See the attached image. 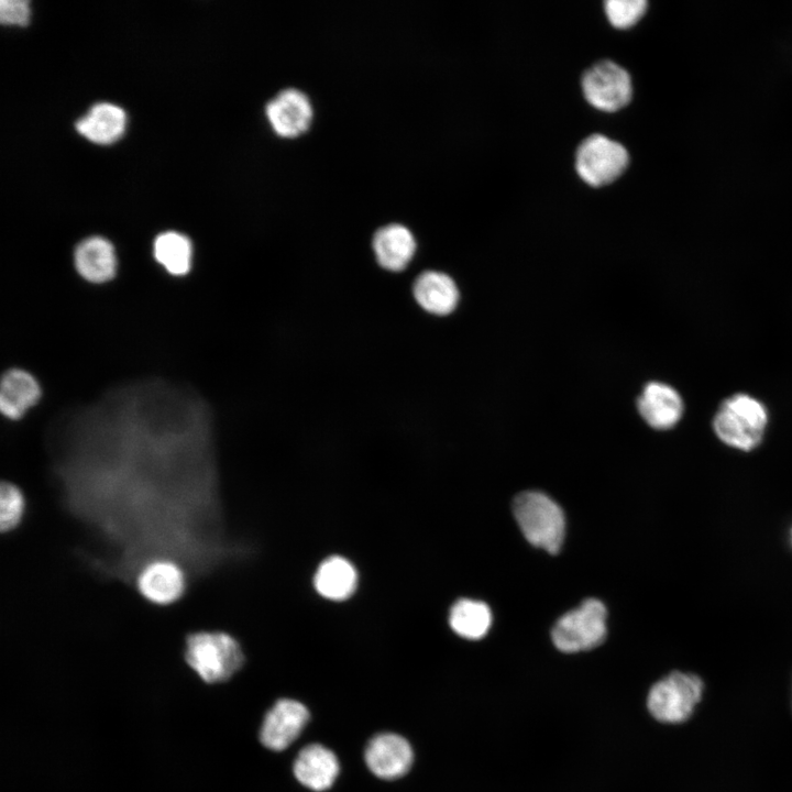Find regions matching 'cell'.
Wrapping results in <instances>:
<instances>
[{"label":"cell","mask_w":792,"mask_h":792,"mask_svg":"<svg viewBox=\"0 0 792 792\" xmlns=\"http://www.w3.org/2000/svg\"><path fill=\"white\" fill-rule=\"evenodd\" d=\"M124 111L111 103L95 105L76 123L77 131L88 140L108 144L118 140L124 131Z\"/></svg>","instance_id":"cell-19"},{"label":"cell","mask_w":792,"mask_h":792,"mask_svg":"<svg viewBox=\"0 0 792 792\" xmlns=\"http://www.w3.org/2000/svg\"><path fill=\"white\" fill-rule=\"evenodd\" d=\"M703 689V681L697 675L671 672L650 688L647 708L661 723H682L692 715L701 701Z\"/></svg>","instance_id":"cell-5"},{"label":"cell","mask_w":792,"mask_h":792,"mask_svg":"<svg viewBox=\"0 0 792 792\" xmlns=\"http://www.w3.org/2000/svg\"><path fill=\"white\" fill-rule=\"evenodd\" d=\"M41 397V387L33 375L20 369H12L2 376L0 409L9 419L22 418Z\"/></svg>","instance_id":"cell-18"},{"label":"cell","mask_w":792,"mask_h":792,"mask_svg":"<svg viewBox=\"0 0 792 792\" xmlns=\"http://www.w3.org/2000/svg\"><path fill=\"white\" fill-rule=\"evenodd\" d=\"M153 251L157 263L170 275L183 276L189 272L193 246L187 237L174 231L164 232L155 239Z\"/></svg>","instance_id":"cell-22"},{"label":"cell","mask_w":792,"mask_h":792,"mask_svg":"<svg viewBox=\"0 0 792 792\" xmlns=\"http://www.w3.org/2000/svg\"><path fill=\"white\" fill-rule=\"evenodd\" d=\"M413 296L420 308L436 316L451 314L460 297L453 278L438 271L420 273L413 284Z\"/></svg>","instance_id":"cell-16"},{"label":"cell","mask_w":792,"mask_h":792,"mask_svg":"<svg viewBox=\"0 0 792 792\" xmlns=\"http://www.w3.org/2000/svg\"><path fill=\"white\" fill-rule=\"evenodd\" d=\"M184 658L189 668L208 684L229 680L244 662L243 650L235 638L216 630L188 634Z\"/></svg>","instance_id":"cell-2"},{"label":"cell","mask_w":792,"mask_h":792,"mask_svg":"<svg viewBox=\"0 0 792 792\" xmlns=\"http://www.w3.org/2000/svg\"><path fill=\"white\" fill-rule=\"evenodd\" d=\"M768 413L762 403L747 394L725 399L713 419L718 439L734 449L750 451L762 441Z\"/></svg>","instance_id":"cell-3"},{"label":"cell","mask_w":792,"mask_h":792,"mask_svg":"<svg viewBox=\"0 0 792 792\" xmlns=\"http://www.w3.org/2000/svg\"><path fill=\"white\" fill-rule=\"evenodd\" d=\"M52 471L64 508L90 537L85 562L134 583L167 559L190 579L221 561L210 414L198 398L144 383L59 421Z\"/></svg>","instance_id":"cell-1"},{"label":"cell","mask_w":792,"mask_h":792,"mask_svg":"<svg viewBox=\"0 0 792 792\" xmlns=\"http://www.w3.org/2000/svg\"><path fill=\"white\" fill-rule=\"evenodd\" d=\"M627 150L602 134H592L582 141L575 155L579 176L594 187L610 184L626 169Z\"/></svg>","instance_id":"cell-7"},{"label":"cell","mask_w":792,"mask_h":792,"mask_svg":"<svg viewBox=\"0 0 792 792\" xmlns=\"http://www.w3.org/2000/svg\"><path fill=\"white\" fill-rule=\"evenodd\" d=\"M187 576L180 564L172 560L158 559L146 563L139 571L133 585L151 604L166 606L184 595Z\"/></svg>","instance_id":"cell-9"},{"label":"cell","mask_w":792,"mask_h":792,"mask_svg":"<svg viewBox=\"0 0 792 792\" xmlns=\"http://www.w3.org/2000/svg\"><path fill=\"white\" fill-rule=\"evenodd\" d=\"M296 780L316 792L330 789L340 772L336 754L320 744H310L298 752L293 763Z\"/></svg>","instance_id":"cell-13"},{"label":"cell","mask_w":792,"mask_h":792,"mask_svg":"<svg viewBox=\"0 0 792 792\" xmlns=\"http://www.w3.org/2000/svg\"><path fill=\"white\" fill-rule=\"evenodd\" d=\"M647 2L645 0H608L605 2V12L610 24L618 29L635 25L645 14Z\"/></svg>","instance_id":"cell-24"},{"label":"cell","mask_w":792,"mask_h":792,"mask_svg":"<svg viewBox=\"0 0 792 792\" xmlns=\"http://www.w3.org/2000/svg\"><path fill=\"white\" fill-rule=\"evenodd\" d=\"M309 716L308 708L299 701L293 698L276 701L263 718L260 741L270 750H285L299 737Z\"/></svg>","instance_id":"cell-10"},{"label":"cell","mask_w":792,"mask_h":792,"mask_svg":"<svg viewBox=\"0 0 792 792\" xmlns=\"http://www.w3.org/2000/svg\"><path fill=\"white\" fill-rule=\"evenodd\" d=\"M372 248L377 264L393 273L407 268L413 261L417 244L413 232L399 223L386 224L376 230Z\"/></svg>","instance_id":"cell-15"},{"label":"cell","mask_w":792,"mask_h":792,"mask_svg":"<svg viewBox=\"0 0 792 792\" xmlns=\"http://www.w3.org/2000/svg\"><path fill=\"white\" fill-rule=\"evenodd\" d=\"M449 623L457 635L477 640L487 634L492 625V612L484 602L462 598L452 606Z\"/></svg>","instance_id":"cell-21"},{"label":"cell","mask_w":792,"mask_h":792,"mask_svg":"<svg viewBox=\"0 0 792 792\" xmlns=\"http://www.w3.org/2000/svg\"><path fill=\"white\" fill-rule=\"evenodd\" d=\"M637 407L640 416L652 428L668 430L681 419L684 410L683 400L672 386L660 383H648L639 396Z\"/></svg>","instance_id":"cell-14"},{"label":"cell","mask_w":792,"mask_h":792,"mask_svg":"<svg viewBox=\"0 0 792 792\" xmlns=\"http://www.w3.org/2000/svg\"><path fill=\"white\" fill-rule=\"evenodd\" d=\"M30 16L29 2L25 0H2L0 18L3 23L25 25Z\"/></svg>","instance_id":"cell-25"},{"label":"cell","mask_w":792,"mask_h":792,"mask_svg":"<svg viewBox=\"0 0 792 792\" xmlns=\"http://www.w3.org/2000/svg\"><path fill=\"white\" fill-rule=\"evenodd\" d=\"M606 617L605 605L600 600L587 598L557 620L551 631L552 642L566 653L593 649L606 637Z\"/></svg>","instance_id":"cell-6"},{"label":"cell","mask_w":792,"mask_h":792,"mask_svg":"<svg viewBox=\"0 0 792 792\" xmlns=\"http://www.w3.org/2000/svg\"><path fill=\"white\" fill-rule=\"evenodd\" d=\"M582 89L588 103L605 112L624 108L632 97L629 74L610 61H603L587 69L582 77Z\"/></svg>","instance_id":"cell-8"},{"label":"cell","mask_w":792,"mask_h":792,"mask_svg":"<svg viewBox=\"0 0 792 792\" xmlns=\"http://www.w3.org/2000/svg\"><path fill=\"white\" fill-rule=\"evenodd\" d=\"M516 521L525 538L535 547L557 553L564 539L565 519L561 507L547 494L522 492L513 502Z\"/></svg>","instance_id":"cell-4"},{"label":"cell","mask_w":792,"mask_h":792,"mask_svg":"<svg viewBox=\"0 0 792 792\" xmlns=\"http://www.w3.org/2000/svg\"><path fill=\"white\" fill-rule=\"evenodd\" d=\"M367 769L382 780L404 777L414 763V750L399 734L384 732L373 736L364 750Z\"/></svg>","instance_id":"cell-11"},{"label":"cell","mask_w":792,"mask_h":792,"mask_svg":"<svg viewBox=\"0 0 792 792\" xmlns=\"http://www.w3.org/2000/svg\"><path fill=\"white\" fill-rule=\"evenodd\" d=\"M265 111L274 132L287 139L306 132L312 120V108L308 97L295 88L279 91L266 105Z\"/></svg>","instance_id":"cell-12"},{"label":"cell","mask_w":792,"mask_h":792,"mask_svg":"<svg viewBox=\"0 0 792 792\" xmlns=\"http://www.w3.org/2000/svg\"><path fill=\"white\" fill-rule=\"evenodd\" d=\"M789 538H790V542H791V546H792V527H791V529H790Z\"/></svg>","instance_id":"cell-26"},{"label":"cell","mask_w":792,"mask_h":792,"mask_svg":"<svg viewBox=\"0 0 792 792\" xmlns=\"http://www.w3.org/2000/svg\"><path fill=\"white\" fill-rule=\"evenodd\" d=\"M25 497L20 487L11 482L0 486V528L10 532L18 528L25 514Z\"/></svg>","instance_id":"cell-23"},{"label":"cell","mask_w":792,"mask_h":792,"mask_svg":"<svg viewBox=\"0 0 792 792\" xmlns=\"http://www.w3.org/2000/svg\"><path fill=\"white\" fill-rule=\"evenodd\" d=\"M74 263L82 278L96 284L112 279L117 271L113 245L101 237L81 241L75 250Z\"/></svg>","instance_id":"cell-17"},{"label":"cell","mask_w":792,"mask_h":792,"mask_svg":"<svg viewBox=\"0 0 792 792\" xmlns=\"http://www.w3.org/2000/svg\"><path fill=\"white\" fill-rule=\"evenodd\" d=\"M314 583L321 596L341 601L354 592L358 574L354 566L344 558L330 557L319 565Z\"/></svg>","instance_id":"cell-20"}]
</instances>
